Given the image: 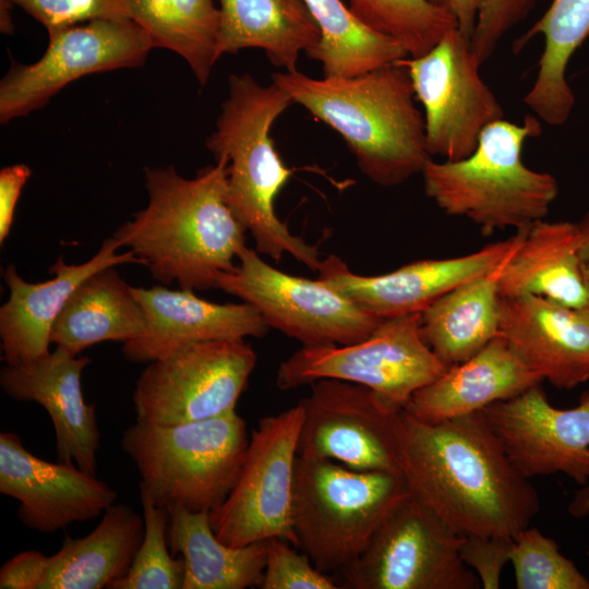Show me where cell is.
<instances>
[{
    "mask_svg": "<svg viewBox=\"0 0 589 589\" xmlns=\"http://www.w3.org/2000/svg\"><path fill=\"white\" fill-rule=\"evenodd\" d=\"M397 438L410 496L458 534L515 538L540 512L483 411L431 423L402 409Z\"/></svg>",
    "mask_w": 589,
    "mask_h": 589,
    "instance_id": "obj_1",
    "label": "cell"
},
{
    "mask_svg": "<svg viewBox=\"0 0 589 589\" xmlns=\"http://www.w3.org/2000/svg\"><path fill=\"white\" fill-rule=\"evenodd\" d=\"M227 166L216 158L191 179L172 166L144 169L148 204L112 237L160 284L207 290L237 268L248 230L227 202Z\"/></svg>",
    "mask_w": 589,
    "mask_h": 589,
    "instance_id": "obj_2",
    "label": "cell"
},
{
    "mask_svg": "<svg viewBox=\"0 0 589 589\" xmlns=\"http://www.w3.org/2000/svg\"><path fill=\"white\" fill-rule=\"evenodd\" d=\"M273 83L336 131L363 175L382 187L422 173L432 159L424 116L404 61L356 76L275 72Z\"/></svg>",
    "mask_w": 589,
    "mask_h": 589,
    "instance_id": "obj_3",
    "label": "cell"
},
{
    "mask_svg": "<svg viewBox=\"0 0 589 589\" xmlns=\"http://www.w3.org/2000/svg\"><path fill=\"white\" fill-rule=\"evenodd\" d=\"M275 83L261 85L248 73L229 76L228 97L206 147L226 157L227 202L252 235L255 251L279 262L289 254L313 272L322 260L317 245L294 236L275 211V201L292 170L277 153L271 130L292 104Z\"/></svg>",
    "mask_w": 589,
    "mask_h": 589,
    "instance_id": "obj_4",
    "label": "cell"
},
{
    "mask_svg": "<svg viewBox=\"0 0 589 589\" xmlns=\"http://www.w3.org/2000/svg\"><path fill=\"white\" fill-rule=\"evenodd\" d=\"M540 119L522 123L504 118L488 125L476 149L455 161L431 159L422 171L425 195L445 214L464 217L483 235L527 229L544 219L558 194L549 172L527 167L525 142L541 134Z\"/></svg>",
    "mask_w": 589,
    "mask_h": 589,
    "instance_id": "obj_5",
    "label": "cell"
},
{
    "mask_svg": "<svg viewBox=\"0 0 589 589\" xmlns=\"http://www.w3.org/2000/svg\"><path fill=\"white\" fill-rule=\"evenodd\" d=\"M408 495L401 472L356 470L297 456L291 500L297 548L322 573L339 575Z\"/></svg>",
    "mask_w": 589,
    "mask_h": 589,
    "instance_id": "obj_6",
    "label": "cell"
},
{
    "mask_svg": "<svg viewBox=\"0 0 589 589\" xmlns=\"http://www.w3.org/2000/svg\"><path fill=\"white\" fill-rule=\"evenodd\" d=\"M249 441L244 419L232 411L175 425L135 421L120 444L156 505L211 513L235 488Z\"/></svg>",
    "mask_w": 589,
    "mask_h": 589,
    "instance_id": "obj_7",
    "label": "cell"
},
{
    "mask_svg": "<svg viewBox=\"0 0 589 589\" xmlns=\"http://www.w3.org/2000/svg\"><path fill=\"white\" fill-rule=\"evenodd\" d=\"M447 368L421 333V313L383 318L365 339L349 345L301 347L284 360L276 385L287 390L322 378L365 386L397 409Z\"/></svg>",
    "mask_w": 589,
    "mask_h": 589,
    "instance_id": "obj_8",
    "label": "cell"
},
{
    "mask_svg": "<svg viewBox=\"0 0 589 589\" xmlns=\"http://www.w3.org/2000/svg\"><path fill=\"white\" fill-rule=\"evenodd\" d=\"M244 339L193 342L148 363L132 394L135 421L175 425L236 411L256 364Z\"/></svg>",
    "mask_w": 589,
    "mask_h": 589,
    "instance_id": "obj_9",
    "label": "cell"
},
{
    "mask_svg": "<svg viewBox=\"0 0 589 589\" xmlns=\"http://www.w3.org/2000/svg\"><path fill=\"white\" fill-rule=\"evenodd\" d=\"M464 537L410 496L378 527L366 549L339 574L348 589H477L462 561Z\"/></svg>",
    "mask_w": 589,
    "mask_h": 589,
    "instance_id": "obj_10",
    "label": "cell"
},
{
    "mask_svg": "<svg viewBox=\"0 0 589 589\" xmlns=\"http://www.w3.org/2000/svg\"><path fill=\"white\" fill-rule=\"evenodd\" d=\"M217 288L254 306L266 325L303 347L349 345L369 337L380 318L320 279L284 273L245 247Z\"/></svg>",
    "mask_w": 589,
    "mask_h": 589,
    "instance_id": "obj_11",
    "label": "cell"
},
{
    "mask_svg": "<svg viewBox=\"0 0 589 589\" xmlns=\"http://www.w3.org/2000/svg\"><path fill=\"white\" fill-rule=\"evenodd\" d=\"M302 416L298 402L262 418L252 430L235 488L209 513L214 532L224 543L239 548L280 538L297 546L291 500Z\"/></svg>",
    "mask_w": 589,
    "mask_h": 589,
    "instance_id": "obj_12",
    "label": "cell"
},
{
    "mask_svg": "<svg viewBox=\"0 0 589 589\" xmlns=\"http://www.w3.org/2000/svg\"><path fill=\"white\" fill-rule=\"evenodd\" d=\"M402 61L423 107L431 157L455 161L469 156L483 130L504 118L501 104L480 75L482 63L457 27L424 55Z\"/></svg>",
    "mask_w": 589,
    "mask_h": 589,
    "instance_id": "obj_13",
    "label": "cell"
},
{
    "mask_svg": "<svg viewBox=\"0 0 589 589\" xmlns=\"http://www.w3.org/2000/svg\"><path fill=\"white\" fill-rule=\"evenodd\" d=\"M48 35L47 49L39 60L14 62L1 80V123L40 109L82 76L140 67L155 48L148 34L130 19L94 20Z\"/></svg>",
    "mask_w": 589,
    "mask_h": 589,
    "instance_id": "obj_14",
    "label": "cell"
},
{
    "mask_svg": "<svg viewBox=\"0 0 589 589\" xmlns=\"http://www.w3.org/2000/svg\"><path fill=\"white\" fill-rule=\"evenodd\" d=\"M299 405L298 456L356 470L401 472L397 426L402 409L365 386L334 378L312 383Z\"/></svg>",
    "mask_w": 589,
    "mask_h": 589,
    "instance_id": "obj_15",
    "label": "cell"
},
{
    "mask_svg": "<svg viewBox=\"0 0 589 589\" xmlns=\"http://www.w3.org/2000/svg\"><path fill=\"white\" fill-rule=\"evenodd\" d=\"M540 384L483 412L522 476L564 473L584 485L589 481V390L578 406L560 409Z\"/></svg>",
    "mask_w": 589,
    "mask_h": 589,
    "instance_id": "obj_16",
    "label": "cell"
},
{
    "mask_svg": "<svg viewBox=\"0 0 589 589\" xmlns=\"http://www.w3.org/2000/svg\"><path fill=\"white\" fill-rule=\"evenodd\" d=\"M520 236L518 231L466 255L414 261L373 276L352 273L340 257L329 255L317 274L333 289L380 318L417 313L458 285L498 268Z\"/></svg>",
    "mask_w": 589,
    "mask_h": 589,
    "instance_id": "obj_17",
    "label": "cell"
},
{
    "mask_svg": "<svg viewBox=\"0 0 589 589\" xmlns=\"http://www.w3.org/2000/svg\"><path fill=\"white\" fill-rule=\"evenodd\" d=\"M0 493L19 501L20 521L44 534L94 519L118 497L95 474L35 456L13 432L0 433Z\"/></svg>",
    "mask_w": 589,
    "mask_h": 589,
    "instance_id": "obj_18",
    "label": "cell"
},
{
    "mask_svg": "<svg viewBox=\"0 0 589 589\" xmlns=\"http://www.w3.org/2000/svg\"><path fill=\"white\" fill-rule=\"evenodd\" d=\"M89 363L88 357L56 347L32 363L4 364L0 386L14 400L44 407L53 425L58 461L96 474L100 432L95 405L86 404L81 383Z\"/></svg>",
    "mask_w": 589,
    "mask_h": 589,
    "instance_id": "obj_19",
    "label": "cell"
},
{
    "mask_svg": "<svg viewBox=\"0 0 589 589\" xmlns=\"http://www.w3.org/2000/svg\"><path fill=\"white\" fill-rule=\"evenodd\" d=\"M140 301L145 328L123 344V357L134 363L163 359L182 347L200 341L263 337L268 326L251 304L216 303L191 289L132 287Z\"/></svg>",
    "mask_w": 589,
    "mask_h": 589,
    "instance_id": "obj_20",
    "label": "cell"
},
{
    "mask_svg": "<svg viewBox=\"0 0 589 589\" xmlns=\"http://www.w3.org/2000/svg\"><path fill=\"white\" fill-rule=\"evenodd\" d=\"M542 381L563 389L589 380V315L542 297H501L498 334Z\"/></svg>",
    "mask_w": 589,
    "mask_h": 589,
    "instance_id": "obj_21",
    "label": "cell"
},
{
    "mask_svg": "<svg viewBox=\"0 0 589 589\" xmlns=\"http://www.w3.org/2000/svg\"><path fill=\"white\" fill-rule=\"evenodd\" d=\"M121 249L111 237L98 252L82 264H67L62 257L50 266L52 278L43 283H27L14 265H8L3 279L10 290L8 301L0 308V338L2 360L10 365H25L48 353L55 322L76 287L95 272L121 264H140L128 250Z\"/></svg>",
    "mask_w": 589,
    "mask_h": 589,
    "instance_id": "obj_22",
    "label": "cell"
},
{
    "mask_svg": "<svg viewBox=\"0 0 589 589\" xmlns=\"http://www.w3.org/2000/svg\"><path fill=\"white\" fill-rule=\"evenodd\" d=\"M543 382L497 335L468 360L447 368L416 392L404 410L424 422L483 411Z\"/></svg>",
    "mask_w": 589,
    "mask_h": 589,
    "instance_id": "obj_23",
    "label": "cell"
},
{
    "mask_svg": "<svg viewBox=\"0 0 589 589\" xmlns=\"http://www.w3.org/2000/svg\"><path fill=\"white\" fill-rule=\"evenodd\" d=\"M520 232L518 244L498 268L500 296L542 297L584 311L588 292L577 224L541 219Z\"/></svg>",
    "mask_w": 589,
    "mask_h": 589,
    "instance_id": "obj_24",
    "label": "cell"
},
{
    "mask_svg": "<svg viewBox=\"0 0 589 589\" xmlns=\"http://www.w3.org/2000/svg\"><path fill=\"white\" fill-rule=\"evenodd\" d=\"M143 537V516L113 503L93 531L65 536L59 551L47 556L40 589H109L129 572Z\"/></svg>",
    "mask_w": 589,
    "mask_h": 589,
    "instance_id": "obj_25",
    "label": "cell"
},
{
    "mask_svg": "<svg viewBox=\"0 0 589 589\" xmlns=\"http://www.w3.org/2000/svg\"><path fill=\"white\" fill-rule=\"evenodd\" d=\"M218 57L247 48L262 49L284 71L297 70L320 41V31L303 0H218Z\"/></svg>",
    "mask_w": 589,
    "mask_h": 589,
    "instance_id": "obj_26",
    "label": "cell"
},
{
    "mask_svg": "<svg viewBox=\"0 0 589 589\" xmlns=\"http://www.w3.org/2000/svg\"><path fill=\"white\" fill-rule=\"evenodd\" d=\"M145 328L143 308L116 266L99 269L73 291L53 324L50 341L79 356L103 341L127 342Z\"/></svg>",
    "mask_w": 589,
    "mask_h": 589,
    "instance_id": "obj_27",
    "label": "cell"
},
{
    "mask_svg": "<svg viewBox=\"0 0 589 589\" xmlns=\"http://www.w3.org/2000/svg\"><path fill=\"white\" fill-rule=\"evenodd\" d=\"M168 525L172 555L184 560L182 589L260 587L266 565L267 540L233 548L220 541L209 512L175 508Z\"/></svg>",
    "mask_w": 589,
    "mask_h": 589,
    "instance_id": "obj_28",
    "label": "cell"
},
{
    "mask_svg": "<svg viewBox=\"0 0 589 589\" xmlns=\"http://www.w3.org/2000/svg\"><path fill=\"white\" fill-rule=\"evenodd\" d=\"M498 268L458 285L420 312L422 337L446 368L468 360L497 336Z\"/></svg>",
    "mask_w": 589,
    "mask_h": 589,
    "instance_id": "obj_29",
    "label": "cell"
},
{
    "mask_svg": "<svg viewBox=\"0 0 589 589\" xmlns=\"http://www.w3.org/2000/svg\"><path fill=\"white\" fill-rule=\"evenodd\" d=\"M538 35L543 36L544 48L537 77L524 103L541 121L560 127L568 120L576 100L566 70L575 51L589 36V0H553L513 49L520 50Z\"/></svg>",
    "mask_w": 589,
    "mask_h": 589,
    "instance_id": "obj_30",
    "label": "cell"
},
{
    "mask_svg": "<svg viewBox=\"0 0 589 589\" xmlns=\"http://www.w3.org/2000/svg\"><path fill=\"white\" fill-rule=\"evenodd\" d=\"M129 12L155 48L182 57L199 83L207 84L219 59L220 11L214 0H129Z\"/></svg>",
    "mask_w": 589,
    "mask_h": 589,
    "instance_id": "obj_31",
    "label": "cell"
},
{
    "mask_svg": "<svg viewBox=\"0 0 589 589\" xmlns=\"http://www.w3.org/2000/svg\"><path fill=\"white\" fill-rule=\"evenodd\" d=\"M320 41L308 55L318 61L323 76H356L408 58L393 39L363 25L344 0H303Z\"/></svg>",
    "mask_w": 589,
    "mask_h": 589,
    "instance_id": "obj_32",
    "label": "cell"
},
{
    "mask_svg": "<svg viewBox=\"0 0 589 589\" xmlns=\"http://www.w3.org/2000/svg\"><path fill=\"white\" fill-rule=\"evenodd\" d=\"M350 12L371 31L399 44L416 58L457 27L446 9L430 0H346Z\"/></svg>",
    "mask_w": 589,
    "mask_h": 589,
    "instance_id": "obj_33",
    "label": "cell"
},
{
    "mask_svg": "<svg viewBox=\"0 0 589 589\" xmlns=\"http://www.w3.org/2000/svg\"><path fill=\"white\" fill-rule=\"evenodd\" d=\"M144 537L127 575L109 589H182L184 560L173 557L168 544L169 512L156 505L140 486Z\"/></svg>",
    "mask_w": 589,
    "mask_h": 589,
    "instance_id": "obj_34",
    "label": "cell"
},
{
    "mask_svg": "<svg viewBox=\"0 0 589 589\" xmlns=\"http://www.w3.org/2000/svg\"><path fill=\"white\" fill-rule=\"evenodd\" d=\"M509 563L517 589H589V579L557 543L531 526L514 538Z\"/></svg>",
    "mask_w": 589,
    "mask_h": 589,
    "instance_id": "obj_35",
    "label": "cell"
},
{
    "mask_svg": "<svg viewBox=\"0 0 589 589\" xmlns=\"http://www.w3.org/2000/svg\"><path fill=\"white\" fill-rule=\"evenodd\" d=\"M0 2L22 8L43 24L48 33L94 20L130 19L129 0H0Z\"/></svg>",
    "mask_w": 589,
    "mask_h": 589,
    "instance_id": "obj_36",
    "label": "cell"
},
{
    "mask_svg": "<svg viewBox=\"0 0 589 589\" xmlns=\"http://www.w3.org/2000/svg\"><path fill=\"white\" fill-rule=\"evenodd\" d=\"M290 542L267 540L262 589H338L334 578L318 570L310 557L290 546Z\"/></svg>",
    "mask_w": 589,
    "mask_h": 589,
    "instance_id": "obj_37",
    "label": "cell"
},
{
    "mask_svg": "<svg viewBox=\"0 0 589 589\" xmlns=\"http://www.w3.org/2000/svg\"><path fill=\"white\" fill-rule=\"evenodd\" d=\"M534 0H484L470 45L481 63L494 53L501 39L530 11Z\"/></svg>",
    "mask_w": 589,
    "mask_h": 589,
    "instance_id": "obj_38",
    "label": "cell"
},
{
    "mask_svg": "<svg viewBox=\"0 0 589 589\" xmlns=\"http://www.w3.org/2000/svg\"><path fill=\"white\" fill-rule=\"evenodd\" d=\"M513 540L514 538L494 536L464 537L461 558L474 572L481 588H500L502 572L509 563Z\"/></svg>",
    "mask_w": 589,
    "mask_h": 589,
    "instance_id": "obj_39",
    "label": "cell"
},
{
    "mask_svg": "<svg viewBox=\"0 0 589 589\" xmlns=\"http://www.w3.org/2000/svg\"><path fill=\"white\" fill-rule=\"evenodd\" d=\"M47 556L39 551L21 552L0 568L1 589H40Z\"/></svg>",
    "mask_w": 589,
    "mask_h": 589,
    "instance_id": "obj_40",
    "label": "cell"
},
{
    "mask_svg": "<svg viewBox=\"0 0 589 589\" xmlns=\"http://www.w3.org/2000/svg\"><path fill=\"white\" fill-rule=\"evenodd\" d=\"M32 172L28 166L16 164L7 166L0 171V243L10 233L15 206L23 187Z\"/></svg>",
    "mask_w": 589,
    "mask_h": 589,
    "instance_id": "obj_41",
    "label": "cell"
},
{
    "mask_svg": "<svg viewBox=\"0 0 589 589\" xmlns=\"http://www.w3.org/2000/svg\"><path fill=\"white\" fill-rule=\"evenodd\" d=\"M446 9L457 21L459 32L469 40L473 34L484 0H430Z\"/></svg>",
    "mask_w": 589,
    "mask_h": 589,
    "instance_id": "obj_42",
    "label": "cell"
},
{
    "mask_svg": "<svg viewBox=\"0 0 589 589\" xmlns=\"http://www.w3.org/2000/svg\"><path fill=\"white\" fill-rule=\"evenodd\" d=\"M568 512L574 517H585L589 515V485L577 491L568 505ZM589 557V550L587 551Z\"/></svg>",
    "mask_w": 589,
    "mask_h": 589,
    "instance_id": "obj_43",
    "label": "cell"
},
{
    "mask_svg": "<svg viewBox=\"0 0 589 589\" xmlns=\"http://www.w3.org/2000/svg\"><path fill=\"white\" fill-rule=\"evenodd\" d=\"M579 231V255L582 262L589 261V212L577 223Z\"/></svg>",
    "mask_w": 589,
    "mask_h": 589,
    "instance_id": "obj_44",
    "label": "cell"
},
{
    "mask_svg": "<svg viewBox=\"0 0 589 589\" xmlns=\"http://www.w3.org/2000/svg\"><path fill=\"white\" fill-rule=\"evenodd\" d=\"M582 273H584V278H585L587 292H588L587 304H586V308L584 309V312H586L589 315V261L582 262Z\"/></svg>",
    "mask_w": 589,
    "mask_h": 589,
    "instance_id": "obj_45",
    "label": "cell"
}]
</instances>
